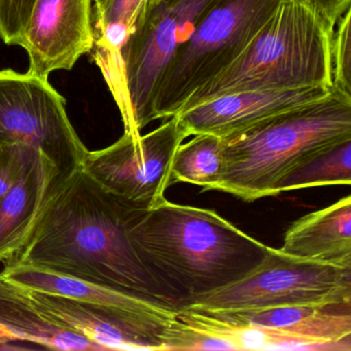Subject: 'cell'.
<instances>
[{
	"label": "cell",
	"mask_w": 351,
	"mask_h": 351,
	"mask_svg": "<svg viewBox=\"0 0 351 351\" xmlns=\"http://www.w3.org/2000/svg\"><path fill=\"white\" fill-rule=\"evenodd\" d=\"M145 209L149 208L102 188L81 168L55 184L29 239L11 262L178 311L141 262L131 237V228Z\"/></svg>",
	"instance_id": "1"
},
{
	"label": "cell",
	"mask_w": 351,
	"mask_h": 351,
	"mask_svg": "<svg viewBox=\"0 0 351 351\" xmlns=\"http://www.w3.org/2000/svg\"><path fill=\"white\" fill-rule=\"evenodd\" d=\"M141 262L176 310L247 274L268 246L211 209L167 199L131 228Z\"/></svg>",
	"instance_id": "2"
},
{
	"label": "cell",
	"mask_w": 351,
	"mask_h": 351,
	"mask_svg": "<svg viewBox=\"0 0 351 351\" xmlns=\"http://www.w3.org/2000/svg\"><path fill=\"white\" fill-rule=\"evenodd\" d=\"M351 139V95L324 97L267 117L221 137L223 171L211 191L245 202L276 196V186L316 154Z\"/></svg>",
	"instance_id": "3"
},
{
	"label": "cell",
	"mask_w": 351,
	"mask_h": 351,
	"mask_svg": "<svg viewBox=\"0 0 351 351\" xmlns=\"http://www.w3.org/2000/svg\"><path fill=\"white\" fill-rule=\"evenodd\" d=\"M334 32L308 0H283L242 54L180 112L238 92L332 87Z\"/></svg>",
	"instance_id": "4"
},
{
	"label": "cell",
	"mask_w": 351,
	"mask_h": 351,
	"mask_svg": "<svg viewBox=\"0 0 351 351\" xmlns=\"http://www.w3.org/2000/svg\"><path fill=\"white\" fill-rule=\"evenodd\" d=\"M217 0H158L145 5L118 54L100 69L120 110L125 132L153 122L156 88L176 51Z\"/></svg>",
	"instance_id": "5"
},
{
	"label": "cell",
	"mask_w": 351,
	"mask_h": 351,
	"mask_svg": "<svg viewBox=\"0 0 351 351\" xmlns=\"http://www.w3.org/2000/svg\"><path fill=\"white\" fill-rule=\"evenodd\" d=\"M282 1L217 0L160 79L154 95V121L178 114L197 90L229 67Z\"/></svg>",
	"instance_id": "6"
},
{
	"label": "cell",
	"mask_w": 351,
	"mask_h": 351,
	"mask_svg": "<svg viewBox=\"0 0 351 351\" xmlns=\"http://www.w3.org/2000/svg\"><path fill=\"white\" fill-rule=\"evenodd\" d=\"M340 304H351V267L295 258L268 246L264 258L247 274L197 298L188 307L250 311Z\"/></svg>",
	"instance_id": "7"
},
{
	"label": "cell",
	"mask_w": 351,
	"mask_h": 351,
	"mask_svg": "<svg viewBox=\"0 0 351 351\" xmlns=\"http://www.w3.org/2000/svg\"><path fill=\"white\" fill-rule=\"evenodd\" d=\"M0 141L42 152L61 180L81 169L89 152L69 120L65 98L48 79L12 69L0 71Z\"/></svg>",
	"instance_id": "8"
},
{
	"label": "cell",
	"mask_w": 351,
	"mask_h": 351,
	"mask_svg": "<svg viewBox=\"0 0 351 351\" xmlns=\"http://www.w3.org/2000/svg\"><path fill=\"white\" fill-rule=\"evenodd\" d=\"M189 136L173 116L147 134L125 132L110 147L88 152L82 169L106 190L152 208L173 184L174 153Z\"/></svg>",
	"instance_id": "9"
},
{
	"label": "cell",
	"mask_w": 351,
	"mask_h": 351,
	"mask_svg": "<svg viewBox=\"0 0 351 351\" xmlns=\"http://www.w3.org/2000/svg\"><path fill=\"white\" fill-rule=\"evenodd\" d=\"M25 289L40 311L101 350L164 351V330L176 313H138Z\"/></svg>",
	"instance_id": "10"
},
{
	"label": "cell",
	"mask_w": 351,
	"mask_h": 351,
	"mask_svg": "<svg viewBox=\"0 0 351 351\" xmlns=\"http://www.w3.org/2000/svg\"><path fill=\"white\" fill-rule=\"evenodd\" d=\"M92 0H36L20 47L29 57L28 73L48 79L71 71L94 46Z\"/></svg>",
	"instance_id": "11"
},
{
	"label": "cell",
	"mask_w": 351,
	"mask_h": 351,
	"mask_svg": "<svg viewBox=\"0 0 351 351\" xmlns=\"http://www.w3.org/2000/svg\"><path fill=\"white\" fill-rule=\"evenodd\" d=\"M221 312L235 322L274 337L282 349L350 347L351 304Z\"/></svg>",
	"instance_id": "12"
},
{
	"label": "cell",
	"mask_w": 351,
	"mask_h": 351,
	"mask_svg": "<svg viewBox=\"0 0 351 351\" xmlns=\"http://www.w3.org/2000/svg\"><path fill=\"white\" fill-rule=\"evenodd\" d=\"M332 87L246 91L219 96L176 114L189 135L223 137L267 117L324 97Z\"/></svg>",
	"instance_id": "13"
},
{
	"label": "cell",
	"mask_w": 351,
	"mask_h": 351,
	"mask_svg": "<svg viewBox=\"0 0 351 351\" xmlns=\"http://www.w3.org/2000/svg\"><path fill=\"white\" fill-rule=\"evenodd\" d=\"M60 180L55 164L42 152H34L17 182L0 200V262H11L21 252Z\"/></svg>",
	"instance_id": "14"
},
{
	"label": "cell",
	"mask_w": 351,
	"mask_h": 351,
	"mask_svg": "<svg viewBox=\"0 0 351 351\" xmlns=\"http://www.w3.org/2000/svg\"><path fill=\"white\" fill-rule=\"evenodd\" d=\"M279 250L295 258L351 267L350 195L293 221Z\"/></svg>",
	"instance_id": "15"
},
{
	"label": "cell",
	"mask_w": 351,
	"mask_h": 351,
	"mask_svg": "<svg viewBox=\"0 0 351 351\" xmlns=\"http://www.w3.org/2000/svg\"><path fill=\"white\" fill-rule=\"evenodd\" d=\"M0 337L57 350H101L89 339L40 311L24 287L0 278Z\"/></svg>",
	"instance_id": "16"
},
{
	"label": "cell",
	"mask_w": 351,
	"mask_h": 351,
	"mask_svg": "<svg viewBox=\"0 0 351 351\" xmlns=\"http://www.w3.org/2000/svg\"><path fill=\"white\" fill-rule=\"evenodd\" d=\"M223 171V141L213 134H196L176 149L172 160V184L189 182L211 191Z\"/></svg>",
	"instance_id": "17"
},
{
	"label": "cell",
	"mask_w": 351,
	"mask_h": 351,
	"mask_svg": "<svg viewBox=\"0 0 351 351\" xmlns=\"http://www.w3.org/2000/svg\"><path fill=\"white\" fill-rule=\"evenodd\" d=\"M351 139L316 154L291 170L276 186V196L287 191L324 186H350Z\"/></svg>",
	"instance_id": "18"
},
{
	"label": "cell",
	"mask_w": 351,
	"mask_h": 351,
	"mask_svg": "<svg viewBox=\"0 0 351 351\" xmlns=\"http://www.w3.org/2000/svg\"><path fill=\"white\" fill-rule=\"evenodd\" d=\"M145 0H108L94 13V46L91 53L100 69L108 64L126 42Z\"/></svg>",
	"instance_id": "19"
},
{
	"label": "cell",
	"mask_w": 351,
	"mask_h": 351,
	"mask_svg": "<svg viewBox=\"0 0 351 351\" xmlns=\"http://www.w3.org/2000/svg\"><path fill=\"white\" fill-rule=\"evenodd\" d=\"M332 88L351 95V9L335 28L332 45Z\"/></svg>",
	"instance_id": "20"
},
{
	"label": "cell",
	"mask_w": 351,
	"mask_h": 351,
	"mask_svg": "<svg viewBox=\"0 0 351 351\" xmlns=\"http://www.w3.org/2000/svg\"><path fill=\"white\" fill-rule=\"evenodd\" d=\"M36 0H0V38L19 46Z\"/></svg>",
	"instance_id": "21"
},
{
	"label": "cell",
	"mask_w": 351,
	"mask_h": 351,
	"mask_svg": "<svg viewBox=\"0 0 351 351\" xmlns=\"http://www.w3.org/2000/svg\"><path fill=\"white\" fill-rule=\"evenodd\" d=\"M23 143L0 141V200L17 182L34 152Z\"/></svg>",
	"instance_id": "22"
},
{
	"label": "cell",
	"mask_w": 351,
	"mask_h": 351,
	"mask_svg": "<svg viewBox=\"0 0 351 351\" xmlns=\"http://www.w3.org/2000/svg\"><path fill=\"white\" fill-rule=\"evenodd\" d=\"M310 3L324 21L335 30L339 20L350 9L351 0H310Z\"/></svg>",
	"instance_id": "23"
},
{
	"label": "cell",
	"mask_w": 351,
	"mask_h": 351,
	"mask_svg": "<svg viewBox=\"0 0 351 351\" xmlns=\"http://www.w3.org/2000/svg\"><path fill=\"white\" fill-rule=\"evenodd\" d=\"M92 1H93L94 5H95V11H94V13H96V12L101 11V10L104 9V5H106L108 0H92Z\"/></svg>",
	"instance_id": "24"
},
{
	"label": "cell",
	"mask_w": 351,
	"mask_h": 351,
	"mask_svg": "<svg viewBox=\"0 0 351 351\" xmlns=\"http://www.w3.org/2000/svg\"><path fill=\"white\" fill-rule=\"evenodd\" d=\"M157 1H158V0H145V3H143V7H145V5H152V3H157Z\"/></svg>",
	"instance_id": "25"
},
{
	"label": "cell",
	"mask_w": 351,
	"mask_h": 351,
	"mask_svg": "<svg viewBox=\"0 0 351 351\" xmlns=\"http://www.w3.org/2000/svg\"><path fill=\"white\" fill-rule=\"evenodd\" d=\"M308 1H309V3H310V0H308Z\"/></svg>",
	"instance_id": "26"
}]
</instances>
